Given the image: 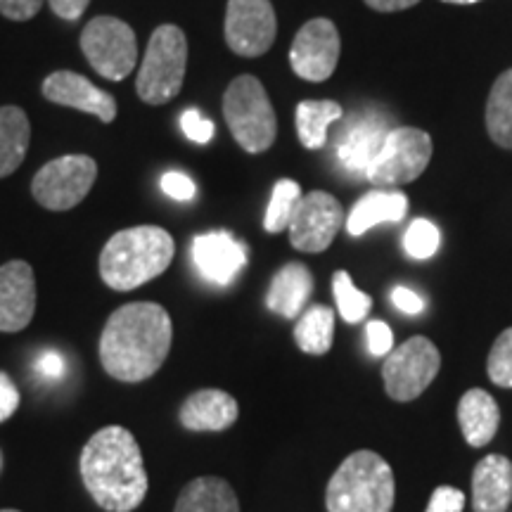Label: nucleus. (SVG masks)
<instances>
[{"label": "nucleus", "mask_w": 512, "mask_h": 512, "mask_svg": "<svg viewBox=\"0 0 512 512\" xmlns=\"http://www.w3.org/2000/svg\"><path fill=\"white\" fill-rule=\"evenodd\" d=\"M444 3H451V5H475V3H482V0H444Z\"/></svg>", "instance_id": "79ce46f5"}, {"label": "nucleus", "mask_w": 512, "mask_h": 512, "mask_svg": "<svg viewBox=\"0 0 512 512\" xmlns=\"http://www.w3.org/2000/svg\"><path fill=\"white\" fill-rule=\"evenodd\" d=\"M181 128L185 138L197 145H207L214 138V124L209 119H204L200 110H185L181 114Z\"/></svg>", "instance_id": "2f4dec72"}, {"label": "nucleus", "mask_w": 512, "mask_h": 512, "mask_svg": "<svg viewBox=\"0 0 512 512\" xmlns=\"http://www.w3.org/2000/svg\"><path fill=\"white\" fill-rule=\"evenodd\" d=\"M278 19L271 0H228L226 43L235 55L259 57L271 50Z\"/></svg>", "instance_id": "9b49d317"}, {"label": "nucleus", "mask_w": 512, "mask_h": 512, "mask_svg": "<svg viewBox=\"0 0 512 512\" xmlns=\"http://www.w3.org/2000/svg\"><path fill=\"white\" fill-rule=\"evenodd\" d=\"M31 124L19 107H0V178L15 174L27 157Z\"/></svg>", "instance_id": "b1692460"}, {"label": "nucleus", "mask_w": 512, "mask_h": 512, "mask_svg": "<svg viewBox=\"0 0 512 512\" xmlns=\"http://www.w3.org/2000/svg\"><path fill=\"white\" fill-rule=\"evenodd\" d=\"M223 114L233 138L245 152H264L275 143L278 119L268 93L256 76H238L223 95Z\"/></svg>", "instance_id": "423d86ee"}, {"label": "nucleus", "mask_w": 512, "mask_h": 512, "mask_svg": "<svg viewBox=\"0 0 512 512\" xmlns=\"http://www.w3.org/2000/svg\"><path fill=\"white\" fill-rule=\"evenodd\" d=\"M81 479L107 512H133L147 496V472L136 437L119 425L102 427L81 451Z\"/></svg>", "instance_id": "f03ea898"}, {"label": "nucleus", "mask_w": 512, "mask_h": 512, "mask_svg": "<svg viewBox=\"0 0 512 512\" xmlns=\"http://www.w3.org/2000/svg\"><path fill=\"white\" fill-rule=\"evenodd\" d=\"M17 408H19V389L15 387V382H12L8 375L0 373V422L12 418Z\"/></svg>", "instance_id": "4c0bfd02"}, {"label": "nucleus", "mask_w": 512, "mask_h": 512, "mask_svg": "<svg viewBox=\"0 0 512 512\" xmlns=\"http://www.w3.org/2000/svg\"><path fill=\"white\" fill-rule=\"evenodd\" d=\"M392 302L396 309L406 313V316H418V313H422V309H425V302H422L420 294L408 290V287H394Z\"/></svg>", "instance_id": "58836bf2"}, {"label": "nucleus", "mask_w": 512, "mask_h": 512, "mask_svg": "<svg viewBox=\"0 0 512 512\" xmlns=\"http://www.w3.org/2000/svg\"><path fill=\"white\" fill-rule=\"evenodd\" d=\"M238 401L221 389H200L183 401L181 425L190 432H223L238 420Z\"/></svg>", "instance_id": "a211bd4d"}, {"label": "nucleus", "mask_w": 512, "mask_h": 512, "mask_svg": "<svg viewBox=\"0 0 512 512\" xmlns=\"http://www.w3.org/2000/svg\"><path fill=\"white\" fill-rule=\"evenodd\" d=\"M0 512H19V510H0Z\"/></svg>", "instance_id": "37998d69"}, {"label": "nucleus", "mask_w": 512, "mask_h": 512, "mask_svg": "<svg viewBox=\"0 0 512 512\" xmlns=\"http://www.w3.org/2000/svg\"><path fill=\"white\" fill-rule=\"evenodd\" d=\"M36 313V278L27 261L0 266V332H19Z\"/></svg>", "instance_id": "2eb2a0df"}, {"label": "nucleus", "mask_w": 512, "mask_h": 512, "mask_svg": "<svg viewBox=\"0 0 512 512\" xmlns=\"http://www.w3.org/2000/svg\"><path fill=\"white\" fill-rule=\"evenodd\" d=\"M342 207L330 192H309L302 197L290 221V242L299 252H325L342 228Z\"/></svg>", "instance_id": "f8f14e48"}, {"label": "nucleus", "mask_w": 512, "mask_h": 512, "mask_svg": "<svg viewBox=\"0 0 512 512\" xmlns=\"http://www.w3.org/2000/svg\"><path fill=\"white\" fill-rule=\"evenodd\" d=\"M332 292H335L337 311L342 313V318L347 323H361L370 313L373 299L351 283V275L347 271H337L332 275Z\"/></svg>", "instance_id": "c85d7f7f"}, {"label": "nucleus", "mask_w": 512, "mask_h": 512, "mask_svg": "<svg viewBox=\"0 0 512 512\" xmlns=\"http://www.w3.org/2000/svg\"><path fill=\"white\" fill-rule=\"evenodd\" d=\"M176 242L159 226H136L114 233L100 254V275L107 287L131 292L171 266Z\"/></svg>", "instance_id": "7ed1b4c3"}, {"label": "nucleus", "mask_w": 512, "mask_h": 512, "mask_svg": "<svg viewBox=\"0 0 512 512\" xmlns=\"http://www.w3.org/2000/svg\"><path fill=\"white\" fill-rule=\"evenodd\" d=\"M48 3L57 17L67 19V22H76L88 10L91 0H48Z\"/></svg>", "instance_id": "ea45409f"}, {"label": "nucleus", "mask_w": 512, "mask_h": 512, "mask_svg": "<svg viewBox=\"0 0 512 512\" xmlns=\"http://www.w3.org/2000/svg\"><path fill=\"white\" fill-rule=\"evenodd\" d=\"M392 128L387 126V121L380 114H363L351 121L344 128L342 136L337 138V159L342 162L344 169L349 174L366 176L370 164L375 162V157L380 155L384 140H387Z\"/></svg>", "instance_id": "f3484780"}, {"label": "nucleus", "mask_w": 512, "mask_h": 512, "mask_svg": "<svg viewBox=\"0 0 512 512\" xmlns=\"http://www.w3.org/2000/svg\"><path fill=\"white\" fill-rule=\"evenodd\" d=\"M43 98L55 105L72 107V110L95 114L102 124H112L117 119V100L110 93L100 91L86 76L74 72H53L41 86Z\"/></svg>", "instance_id": "dca6fc26"}, {"label": "nucleus", "mask_w": 512, "mask_h": 512, "mask_svg": "<svg viewBox=\"0 0 512 512\" xmlns=\"http://www.w3.org/2000/svg\"><path fill=\"white\" fill-rule=\"evenodd\" d=\"M34 370L38 373V377H43L46 382H55V380H62L64 373H67V363H64L60 351L46 349L36 356Z\"/></svg>", "instance_id": "72a5a7b5"}, {"label": "nucleus", "mask_w": 512, "mask_h": 512, "mask_svg": "<svg viewBox=\"0 0 512 512\" xmlns=\"http://www.w3.org/2000/svg\"><path fill=\"white\" fill-rule=\"evenodd\" d=\"M302 188L299 183L283 178V181L275 183L271 202H268L266 216H264V228L268 233H283L285 228H290V221L297 211L299 202H302Z\"/></svg>", "instance_id": "cd10ccee"}, {"label": "nucleus", "mask_w": 512, "mask_h": 512, "mask_svg": "<svg viewBox=\"0 0 512 512\" xmlns=\"http://www.w3.org/2000/svg\"><path fill=\"white\" fill-rule=\"evenodd\" d=\"M465 508V494L456 486H439L434 489L427 505V512H463Z\"/></svg>", "instance_id": "473e14b6"}, {"label": "nucleus", "mask_w": 512, "mask_h": 512, "mask_svg": "<svg viewBox=\"0 0 512 512\" xmlns=\"http://www.w3.org/2000/svg\"><path fill=\"white\" fill-rule=\"evenodd\" d=\"M81 50L91 67L110 81H124L138 64L133 29L117 17H93L81 31Z\"/></svg>", "instance_id": "6e6552de"}, {"label": "nucleus", "mask_w": 512, "mask_h": 512, "mask_svg": "<svg viewBox=\"0 0 512 512\" xmlns=\"http://www.w3.org/2000/svg\"><path fill=\"white\" fill-rule=\"evenodd\" d=\"M174 325L164 306L133 302L107 318L100 335V363L119 382L150 380L164 366Z\"/></svg>", "instance_id": "f257e3e1"}, {"label": "nucleus", "mask_w": 512, "mask_h": 512, "mask_svg": "<svg viewBox=\"0 0 512 512\" xmlns=\"http://www.w3.org/2000/svg\"><path fill=\"white\" fill-rule=\"evenodd\" d=\"M43 8V0H0V12L12 22H27Z\"/></svg>", "instance_id": "e433bc0d"}, {"label": "nucleus", "mask_w": 512, "mask_h": 512, "mask_svg": "<svg viewBox=\"0 0 512 512\" xmlns=\"http://www.w3.org/2000/svg\"><path fill=\"white\" fill-rule=\"evenodd\" d=\"M441 354L427 337H411L387 356L382 380L394 401H413L425 392L439 375Z\"/></svg>", "instance_id": "9d476101"}, {"label": "nucleus", "mask_w": 512, "mask_h": 512, "mask_svg": "<svg viewBox=\"0 0 512 512\" xmlns=\"http://www.w3.org/2000/svg\"><path fill=\"white\" fill-rule=\"evenodd\" d=\"M342 105L335 100H306L297 107V136L306 150H320L328 140V128L342 119Z\"/></svg>", "instance_id": "393cba45"}, {"label": "nucleus", "mask_w": 512, "mask_h": 512, "mask_svg": "<svg viewBox=\"0 0 512 512\" xmlns=\"http://www.w3.org/2000/svg\"><path fill=\"white\" fill-rule=\"evenodd\" d=\"M162 190L176 202H190L195 197V183L190 176L181 174V171H169L162 176Z\"/></svg>", "instance_id": "f704fd0d"}, {"label": "nucleus", "mask_w": 512, "mask_h": 512, "mask_svg": "<svg viewBox=\"0 0 512 512\" xmlns=\"http://www.w3.org/2000/svg\"><path fill=\"white\" fill-rule=\"evenodd\" d=\"M512 503V463L491 453L472 472V508L475 512H508Z\"/></svg>", "instance_id": "6ab92c4d"}, {"label": "nucleus", "mask_w": 512, "mask_h": 512, "mask_svg": "<svg viewBox=\"0 0 512 512\" xmlns=\"http://www.w3.org/2000/svg\"><path fill=\"white\" fill-rule=\"evenodd\" d=\"M188 67V38L174 24H162L147 43L136 79L138 98L147 105H164L183 88Z\"/></svg>", "instance_id": "39448f33"}, {"label": "nucleus", "mask_w": 512, "mask_h": 512, "mask_svg": "<svg viewBox=\"0 0 512 512\" xmlns=\"http://www.w3.org/2000/svg\"><path fill=\"white\" fill-rule=\"evenodd\" d=\"M408 211V197L399 190H373L368 195H363L361 200L354 204L349 219H347V230L349 235L368 233L373 226H380V223H399L406 219Z\"/></svg>", "instance_id": "4be33fe9"}, {"label": "nucleus", "mask_w": 512, "mask_h": 512, "mask_svg": "<svg viewBox=\"0 0 512 512\" xmlns=\"http://www.w3.org/2000/svg\"><path fill=\"white\" fill-rule=\"evenodd\" d=\"M420 0H366L368 8H373L377 12H399L406 8H413L418 5Z\"/></svg>", "instance_id": "a19ab883"}, {"label": "nucleus", "mask_w": 512, "mask_h": 512, "mask_svg": "<svg viewBox=\"0 0 512 512\" xmlns=\"http://www.w3.org/2000/svg\"><path fill=\"white\" fill-rule=\"evenodd\" d=\"M95 178L98 164L88 155H64L38 169L31 183L34 200L50 211H67L86 200Z\"/></svg>", "instance_id": "1a4fd4ad"}, {"label": "nucleus", "mask_w": 512, "mask_h": 512, "mask_svg": "<svg viewBox=\"0 0 512 512\" xmlns=\"http://www.w3.org/2000/svg\"><path fill=\"white\" fill-rule=\"evenodd\" d=\"M458 422L470 446H486L496 437L501 425V411L494 396L484 389H470L458 403Z\"/></svg>", "instance_id": "412c9836"}, {"label": "nucleus", "mask_w": 512, "mask_h": 512, "mask_svg": "<svg viewBox=\"0 0 512 512\" xmlns=\"http://www.w3.org/2000/svg\"><path fill=\"white\" fill-rule=\"evenodd\" d=\"M174 512H240V503L226 479L197 477L181 491Z\"/></svg>", "instance_id": "5701e85b"}, {"label": "nucleus", "mask_w": 512, "mask_h": 512, "mask_svg": "<svg viewBox=\"0 0 512 512\" xmlns=\"http://www.w3.org/2000/svg\"><path fill=\"white\" fill-rule=\"evenodd\" d=\"M486 131L496 145L512 150V69L498 76L486 102Z\"/></svg>", "instance_id": "bb28decb"}, {"label": "nucleus", "mask_w": 512, "mask_h": 512, "mask_svg": "<svg viewBox=\"0 0 512 512\" xmlns=\"http://www.w3.org/2000/svg\"><path fill=\"white\" fill-rule=\"evenodd\" d=\"M432 159V138L420 128H392L366 178L375 188H399L422 176Z\"/></svg>", "instance_id": "0eeeda50"}, {"label": "nucleus", "mask_w": 512, "mask_h": 512, "mask_svg": "<svg viewBox=\"0 0 512 512\" xmlns=\"http://www.w3.org/2000/svg\"><path fill=\"white\" fill-rule=\"evenodd\" d=\"M368 349L373 356H387L394 351L392 328L382 320H370L368 323Z\"/></svg>", "instance_id": "c9c22d12"}, {"label": "nucleus", "mask_w": 512, "mask_h": 512, "mask_svg": "<svg viewBox=\"0 0 512 512\" xmlns=\"http://www.w3.org/2000/svg\"><path fill=\"white\" fill-rule=\"evenodd\" d=\"M339 60V34L330 19L318 17L306 22L294 36L290 64L294 74L304 81H328Z\"/></svg>", "instance_id": "ddd939ff"}, {"label": "nucleus", "mask_w": 512, "mask_h": 512, "mask_svg": "<svg viewBox=\"0 0 512 512\" xmlns=\"http://www.w3.org/2000/svg\"><path fill=\"white\" fill-rule=\"evenodd\" d=\"M190 254L197 273L219 287L233 283L242 268L247 266V245L235 238L233 233H228V230L197 235L192 240Z\"/></svg>", "instance_id": "4468645a"}, {"label": "nucleus", "mask_w": 512, "mask_h": 512, "mask_svg": "<svg viewBox=\"0 0 512 512\" xmlns=\"http://www.w3.org/2000/svg\"><path fill=\"white\" fill-rule=\"evenodd\" d=\"M486 370H489L491 382L498 384V387H512V328L501 332V337L494 342Z\"/></svg>", "instance_id": "7c9ffc66"}, {"label": "nucleus", "mask_w": 512, "mask_h": 512, "mask_svg": "<svg viewBox=\"0 0 512 512\" xmlns=\"http://www.w3.org/2000/svg\"><path fill=\"white\" fill-rule=\"evenodd\" d=\"M332 337H335V311L328 306L316 304L309 306L297 325H294V342L304 354L323 356L332 347Z\"/></svg>", "instance_id": "a878e982"}, {"label": "nucleus", "mask_w": 512, "mask_h": 512, "mask_svg": "<svg viewBox=\"0 0 512 512\" xmlns=\"http://www.w3.org/2000/svg\"><path fill=\"white\" fill-rule=\"evenodd\" d=\"M313 292L311 271L304 264H287L273 275L266 294V306L283 318H299Z\"/></svg>", "instance_id": "aec40b11"}, {"label": "nucleus", "mask_w": 512, "mask_h": 512, "mask_svg": "<svg viewBox=\"0 0 512 512\" xmlns=\"http://www.w3.org/2000/svg\"><path fill=\"white\" fill-rule=\"evenodd\" d=\"M394 472L375 451H356L332 475L325 505L328 512H392Z\"/></svg>", "instance_id": "20e7f679"}, {"label": "nucleus", "mask_w": 512, "mask_h": 512, "mask_svg": "<svg viewBox=\"0 0 512 512\" xmlns=\"http://www.w3.org/2000/svg\"><path fill=\"white\" fill-rule=\"evenodd\" d=\"M441 242L439 228L427 219H415L403 235V247L413 259H432Z\"/></svg>", "instance_id": "c756f323"}]
</instances>
